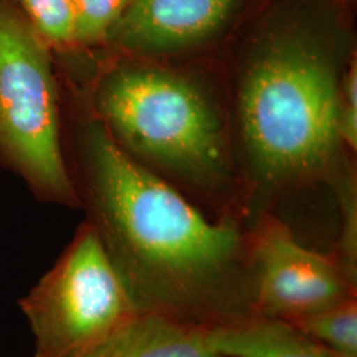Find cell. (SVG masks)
Listing matches in <instances>:
<instances>
[{"label": "cell", "mask_w": 357, "mask_h": 357, "mask_svg": "<svg viewBox=\"0 0 357 357\" xmlns=\"http://www.w3.org/2000/svg\"><path fill=\"white\" fill-rule=\"evenodd\" d=\"M93 158L90 225L139 314L206 331L255 317L248 234L233 218L209 221L107 134Z\"/></svg>", "instance_id": "obj_1"}, {"label": "cell", "mask_w": 357, "mask_h": 357, "mask_svg": "<svg viewBox=\"0 0 357 357\" xmlns=\"http://www.w3.org/2000/svg\"><path fill=\"white\" fill-rule=\"evenodd\" d=\"M347 11L339 0H264L255 11L257 51L240 88V119L266 180L302 178L333 153L339 88L328 57Z\"/></svg>", "instance_id": "obj_2"}, {"label": "cell", "mask_w": 357, "mask_h": 357, "mask_svg": "<svg viewBox=\"0 0 357 357\" xmlns=\"http://www.w3.org/2000/svg\"><path fill=\"white\" fill-rule=\"evenodd\" d=\"M110 128L132 150L183 174L197 187H220L225 139L215 109L185 78L151 66L110 77L100 94Z\"/></svg>", "instance_id": "obj_3"}, {"label": "cell", "mask_w": 357, "mask_h": 357, "mask_svg": "<svg viewBox=\"0 0 357 357\" xmlns=\"http://www.w3.org/2000/svg\"><path fill=\"white\" fill-rule=\"evenodd\" d=\"M17 305L33 357H100L139 314L90 224Z\"/></svg>", "instance_id": "obj_4"}, {"label": "cell", "mask_w": 357, "mask_h": 357, "mask_svg": "<svg viewBox=\"0 0 357 357\" xmlns=\"http://www.w3.org/2000/svg\"><path fill=\"white\" fill-rule=\"evenodd\" d=\"M50 44L10 0H0V144L44 197H78L65 168Z\"/></svg>", "instance_id": "obj_5"}, {"label": "cell", "mask_w": 357, "mask_h": 357, "mask_svg": "<svg viewBox=\"0 0 357 357\" xmlns=\"http://www.w3.org/2000/svg\"><path fill=\"white\" fill-rule=\"evenodd\" d=\"M255 270V317L289 320L357 298V278L335 255L310 250L277 218L248 233Z\"/></svg>", "instance_id": "obj_6"}, {"label": "cell", "mask_w": 357, "mask_h": 357, "mask_svg": "<svg viewBox=\"0 0 357 357\" xmlns=\"http://www.w3.org/2000/svg\"><path fill=\"white\" fill-rule=\"evenodd\" d=\"M264 0H132L106 43L143 54L208 44L240 26Z\"/></svg>", "instance_id": "obj_7"}, {"label": "cell", "mask_w": 357, "mask_h": 357, "mask_svg": "<svg viewBox=\"0 0 357 357\" xmlns=\"http://www.w3.org/2000/svg\"><path fill=\"white\" fill-rule=\"evenodd\" d=\"M100 357H225L209 331L175 320L138 314Z\"/></svg>", "instance_id": "obj_8"}, {"label": "cell", "mask_w": 357, "mask_h": 357, "mask_svg": "<svg viewBox=\"0 0 357 357\" xmlns=\"http://www.w3.org/2000/svg\"><path fill=\"white\" fill-rule=\"evenodd\" d=\"M209 339L225 357H344L283 320L253 317L209 331Z\"/></svg>", "instance_id": "obj_9"}, {"label": "cell", "mask_w": 357, "mask_h": 357, "mask_svg": "<svg viewBox=\"0 0 357 357\" xmlns=\"http://www.w3.org/2000/svg\"><path fill=\"white\" fill-rule=\"evenodd\" d=\"M333 352L357 357V298L286 321Z\"/></svg>", "instance_id": "obj_10"}, {"label": "cell", "mask_w": 357, "mask_h": 357, "mask_svg": "<svg viewBox=\"0 0 357 357\" xmlns=\"http://www.w3.org/2000/svg\"><path fill=\"white\" fill-rule=\"evenodd\" d=\"M54 48L75 47L73 0H10Z\"/></svg>", "instance_id": "obj_11"}, {"label": "cell", "mask_w": 357, "mask_h": 357, "mask_svg": "<svg viewBox=\"0 0 357 357\" xmlns=\"http://www.w3.org/2000/svg\"><path fill=\"white\" fill-rule=\"evenodd\" d=\"M132 0H73L75 44L89 47L106 43L109 33Z\"/></svg>", "instance_id": "obj_12"}, {"label": "cell", "mask_w": 357, "mask_h": 357, "mask_svg": "<svg viewBox=\"0 0 357 357\" xmlns=\"http://www.w3.org/2000/svg\"><path fill=\"white\" fill-rule=\"evenodd\" d=\"M337 135L351 147L357 144V68L356 60L348 68L339 89Z\"/></svg>", "instance_id": "obj_13"}, {"label": "cell", "mask_w": 357, "mask_h": 357, "mask_svg": "<svg viewBox=\"0 0 357 357\" xmlns=\"http://www.w3.org/2000/svg\"><path fill=\"white\" fill-rule=\"evenodd\" d=\"M344 7H347L348 10H351L352 8V6L356 3V0H339Z\"/></svg>", "instance_id": "obj_14"}]
</instances>
